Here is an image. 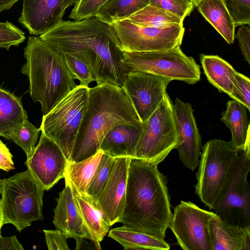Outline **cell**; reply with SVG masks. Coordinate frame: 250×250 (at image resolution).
Segmentation results:
<instances>
[{
    "label": "cell",
    "mask_w": 250,
    "mask_h": 250,
    "mask_svg": "<svg viewBox=\"0 0 250 250\" xmlns=\"http://www.w3.org/2000/svg\"><path fill=\"white\" fill-rule=\"evenodd\" d=\"M4 225L3 223V216L1 208V199H0V233H1V228Z\"/></svg>",
    "instance_id": "cell-44"
},
{
    "label": "cell",
    "mask_w": 250,
    "mask_h": 250,
    "mask_svg": "<svg viewBox=\"0 0 250 250\" xmlns=\"http://www.w3.org/2000/svg\"><path fill=\"white\" fill-rule=\"evenodd\" d=\"M221 121L229 129L231 142L239 150L250 148V123L246 107L235 100L227 103Z\"/></svg>",
    "instance_id": "cell-22"
},
{
    "label": "cell",
    "mask_w": 250,
    "mask_h": 250,
    "mask_svg": "<svg viewBox=\"0 0 250 250\" xmlns=\"http://www.w3.org/2000/svg\"><path fill=\"white\" fill-rule=\"evenodd\" d=\"M13 155L0 139V169L8 172L15 169Z\"/></svg>",
    "instance_id": "cell-40"
},
{
    "label": "cell",
    "mask_w": 250,
    "mask_h": 250,
    "mask_svg": "<svg viewBox=\"0 0 250 250\" xmlns=\"http://www.w3.org/2000/svg\"><path fill=\"white\" fill-rule=\"evenodd\" d=\"M25 39L24 32L11 22L0 21V48L8 50L12 46H19Z\"/></svg>",
    "instance_id": "cell-33"
},
{
    "label": "cell",
    "mask_w": 250,
    "mask_h": 250,
    "mask_svg": "<svg viewBox=\"0 0 250 250\" xmlns=\"http://www.w3.org/2000/svg\"><path fill=\"white\" fill-rule=\"evenodd\" d=\"M124 68L141 71L172 80L195 84L200 80V67L180 46L164 51L124 52Z\"/></svg>",
    "instance_id": "cell-8"
},
{
    "label": "cell",
    "mask_w": 250,
    "mask_h": 250,
    "mask_svg": "<svg viewBox=\"0 0 250 250\" xmlns=\"http://www.w3.org/2000/svg\"><path fill=\"white\" fill-rule=\"evenodd\" d=\"M78 0H62V11L65 13L67 8L72 6L78 1Z\"/></svg>",
    "instance_id": "cell-43"
},
{
    "label": "cell",
    "mask_w": 250,
    "mask_h": 250,
    "mask_svg": "<svg viewBox=\"0 0 250 250\" xmlns=\"http://www.w3.org/2000/svg\"><path fill=\"white\" fill-rule=\"evenodd\" d=\"M47 249L49 250H69L66 237L59 229L43 230Z\"/></svg>",
    "instance_id": "cell-38"
},
{
    "label": "cell",
    "mask_w": 250,
    "mask_h": 250,
    "mask_svg": "<svg viewBox=\"0 0 250 250\" xmlns=\"http://www.w3.org/2000/svg\"><path fill=\"white\" fill-rule=\"evenodd\" d=\"M200 60L208 81L220 92L230 95L234 74L236 71L225 60L217 55L201 54Z\"/></svg>",
    "instance_id": "cell-25"
},
{
    "label": "cell",
    "mask_w": 250,
    "mask_h": 250,
    "mask_svg": "<svg viewBox=\"0 0 250 250\" xmlns=\"http://www.w3.org/2000/svg\"><path fill=\"white\" fill-rule=\"evenodd\" d=\"M44 190L27 169L2 180L0 194L3 225L12 224L21 232L33 221L43 220Z\"/></svg>",
    "instance_id": "cell-6"
},
{
    "label": "cell",
    "mask_w": 250,
    "mask_h": 250,
    "mask_svg": "<svg viewBox=\"0 0 250 250\" xmlns=\"http://www.w3.org/2000/svg\"><path fill=\"white\" fill-rule=\"evenodd\" d=\"M231 141L214 139L202 148L196 173L195 193L209 209L218 205L239 158Z\"/></svg>",
    "instance_id": "cell-5"
},
{
    "label": "cell",
    "mask_w": 250,
    "mask_h": 250,
    "mask_svg": "<svg viewBox=\"0 0 250 250\" xmlns=\"http://www.w3.org/2000/svg\"><path fill=\"white\" fill-rule=\"evenodd\" d=\"M216 214L193 203L181 201L174 208L169 228L184 250H212L209 225Z\"/></svg>",
    "instance_id": "cell-12"
},
{
    "label": "cell",
    "mask_w": 250,
    "mask_h": 250,
    "mask_svg": "<svg viewBox=\"0 0 250 250\" xmlns=\"http://www.w3.org/2000/svg\"><path fill=\"white\" fill-rule=\"evenodd\" d=\"M1 180L0 179V194L1 193Z\"/></svg>",
    "instance_id": "cell-46"
},
{
    "label": "cell",
    "mask_w": 250,
    "mask_h": 250,
    "mask_svg": "<svg viewBox=\"0 0 250 250\" xmlns=\"http://www.w3.org/2000/svg\"><path fill=\"white\" fill-rule=\"evenodd\" d=\"M115 161V158L105 153L102 155L87 191V197L94 205L110 177Z\"/></svg>",
    "instance_id": "cell-30"
},
{
    "label": "cell",
    "mask_w": 250,
    "mask_h": 250,
    "mask_svg": "<svg viewBox=\"0 0 250 250\" xmlns=\"http://www.w3.org/2000/svg\"><path fill=\"white\" fill-rule=\"evenodd\" d=\"M232 92L229 96L250 110V80L243 74L236 71L234 74Z\"/></svg>",
    "instance_id": "cell-36"
},
{
    "label": "cell",
    "mask_w": 250,
    "mask_h": 250,
    "mask_svg": "<svg viewBox=\"0 0 250 250\" xmlns=\"http://www.w3.org/2000/svg\"><path fill=\"white\" fill-rule=\"evenodd\" d=\"M68 163L59 146L42 132L38 145L24 163L45 190H48L64 178Z\"/></svg>",
    "instance_id": "cell-14"
},
{
    "label": "cell",
    "mask_w": 250,
    "mask_h": 250,
    "mask_svg": "<svg viewBox=\"0 0 250 250\" xmlns=\"http://www.w3.org/2000/svg\"><path fill=\"white\" fill-rule=\"evenodd\" d=\"M172 109L178 139L175 149L185 167L193 171L198 166L202 146L194 110L189 103L178 98L173 103Z\"/></svg>",
    "instance_id": "cell-15"
},
{
    "label": "cell",
    "mask_w": 250,
    "mask_h": 250,
    "mask_svg": "<svg viewBox=\"0 0 250 250\" xmlns=\"http://www.w3.org/2000/svg\"><path fill=\"white\" fill-rule=\"evenodd\" d=\"M171 79L150 73L129 71L123 88L141 122L145 124L163 100Z\"/></svg>",
    "instance_id": "cell-13"
},
{
    "label": "cell",
    "mask_w": 250,
    "mask_h": 250,
    "mask_svg": "<svg viewBox=\"0 0 250 250\" xmlns=\"http://www.w3.org/2000/svg\"><path fill=\"white\" fill-rule=\"evenodd\" d=\"M27 120L21 98L0 87V136L12 140L15 133Z\"/></svg>",
    "instance_id": "cell-21"
},
{
    "label": "cell",
    "mask_w": 250,
    "mask_h": 250,
    "mask_svg": "<svg viewBox=\"0 0 250 250\" xmlns=\"http://www.w3.org/2000/svg\"><path fill=\"white\" fill-rule=\"evenodd\" d=\"M108 0H78L71 11L69 18L75 21L95 17L101 7Z\"/></svg>",
    "instance_id": "cell-35"
},
{
    "label": "cell",
    "mask_w": 250,
    "mask_h": 250,
    "mask_svg": "<svg viewBox=\"0 0 250 250\" xmlns=\"http://www.w3.org/2000/svg\"><path fill=\"white\" fill-rule=\"evenodd\" d=\"M149 4L168 11L183 20L195 6L192 0H149Z\"/></svg>",
    "instance_id": "cell-34"
},
{
    "label": "cell",
    "mask_w": 250,
    "mask_h": 250,
    "mask_svg": "<svg viewBox=\"0 0 250 250\" xmlns=\"http://www.w3.org/2000/svg\"><path fill=\"white\" fill-rule=\"evenodd\" d=\"M113 26L124 52L164 51L181 46L185 28L176 24L167 27H145L126 20Z\"/></svg>",
    "instance_id": "cell-10"
},
{
    "label": "cell",
    "mask_w": 250,
    "mask_h": 250,
    "mask_svg": "<svg viewBox=\"0 0 250 250\" xmlns=\"http://www.w3.org/2000/svg\"><path fill=\"white\" fill-rule=\"evenodd\" d=\"M88 88L77 85L42 116L41 131L59 146L68 161L86 108Z\"/></svg>",
    "instance_id": "cell-7"
},
{
    "label": "cell",
    "mask_w": 250,
    "mask_h": 250,
    "mask_svg": "<svg viewBox=\"0 0 250 250\" xmlns=\"http://www.w3.org/2000/svg\"><path fill=\"white\" fill-rule=\"evenodd\" d=\"M57 202L53 221L56 228L62 230L67 238H72L77 242L83 239L91 240L74 199L72 188L68 183L65 182V187L59 193Z\"/></svg>",
    "instance_id": "cell-18"
},
{
    "label": "cell",
    "mask_w": 250,
    "mask_h": 250,
    "mask_svg": "<svg viewBox=\"0 0 250 250\" xmlns=\"http://www.w3.org/2000/svg\"><path fill=\"white\" fill-rule=\"evenodd\" d=\"M16 235L3 237L0 233V250H23Z\"/></svg>",
    "instance_id": "cell-41"
},
{
    "label": "cell",
    "mask_w": 250,
    "mask_h": 250,
    "mask_svg": "<svg viewBox=\"0 0 250 250\" xmlns=\"http://www.w3.org/2000/svg\"><path fill=\"white\" fill-rule=\"evenodd\" d=\"M108 236L119 243L125 250H168L170 249L169 245L165 239L124 225L111 229Z\"/></svg>",
    "instance_id": "cell-24"
},
{
    "label": "cell",
    "mask_w": 250,
    "mask_h": 250,
    "mask_svg": "<svg viewBox=\"0 0 250 250\" xmlns=\"http://www.w3.org/2000/svg\"><path fill=\"white\" fill-rule=\"evenodd\" d=\"M130 158H115L110 177L95 204L111 227L118 223L124 208Z\"/></svg>",
    "instance_id": "cell-16"
},
{
    "label": "cell",
    "mask_w": 250,
    "mask_h": 250,
    "mask_svg": "<svg viewBox=\"0 0 250 250\" xmlns=\"http://www.w3.org/2000/svg\"><path fill=\"white\" fill-rule=\"evenodd\" d=\"M20 0H0V13L12 8Z\"/></svg>",
    "instance_id": "cell-42"
},
{
    "label": "cell",
    "mask_w": 250,
    "mask_h": 250,
    "mask_svg": "<svg viewBox=\"0 0 250 250\" xmlns=\"http://www.w3.org/2000/svg\"><path fill=\"white\" fill-rule=\"evenodd\" d=\"M149 0H108L95 17L102 21L112 25L128 17L149 4Z\"/></svg>",
    "instance_id": "cell-28"
},
{
    "label": "cell",
    "mask_w": 250,
    "mask_h": 250,
    "mask_svg": "<svg viewBox=\"0 0 250 250\" xmlns=\"http://www.w3.org/2000/svg\"><path fill=\"white\" fill-rule=\"evenodd\" d=\"M72 190L76 203L90 232L91 240L100 245L99 243L104 239L110 226L104 220L101 211L89 198L78 193L73 188Z\"/></svg>",
    "instance_id": "cell-27"
},
{
    "label": "cell",
    "mask_w": 250,
    "mask_h": 250,
    "mask_svg": "<svg viewBox=\"0 0 250 250\" xmlns=\"http://www.w3.org/2000/svg\"><path fill=\"white\" fill-rule=\"evenodd\" d=\"M41 128L36 127L27 120L13 135L12 141L24 151L27 159L34 150L38 139Z\"/></svg>",
    "instance_id": "cell-31"
},
{
    "label": "cell",
    "mask_w": 250,
    "mask_h": 250,
    "mask_svg": "<svg viewBox=\"0 0 250 250\" xmlns=\"http://www.w3.org/2000/svg\"><path fill=\"white\" fill-rule=\"evenodd\" d=\"M209 229L212 250H250V227L232 225L216 214Z\"/></svg>",
    "instance_id": "cell-20"
},
{
    "label": "cell",
    "mask_w": 250,
    "mask_h": 250,
    "mask_svg": "<svg viewBox=\"0 0 250 250\" xmlns=\"http://www.w3.org/2000/svg\"><path fill=\"white\" fill-rule=\"evenodd\" d=\"M23 55L21 72L28 78L31 98L40 103L45 115L77 86L75 79L61 54L39 37H28Z\"/></svg>",
    "instance_id": "cell-4"
},
{
    "label": "cell",
    "mask_w": 250,
    "mask_h": 250,
    "mask_svg": "<svg viewBox=\"0 0 250 250\" xmlns=\"http://www.w3.org/2000/svg\"><path fill=\"white\" fill-rule=\"evenodd\" d=\"M196 7L228 44L233 43L236 27L224 0H202Z\"/></svg>",
    "instance_id": "cell-23"
},
{
    "label": "cell",
    "mask_w": 250,
    "mask_h": 250,
    "mask_svg": "<svg viewBox=\"0 0 250 250\" xmlns=\"http://www.w3.org/2000/svg\"><path fill=\"white\" fill-rule=\"evenodd\" d=\"M235 35L239 42L244 60L250 64V25H241Z\"/></svg>",
    "instance_id": "cell-39"
},
{
    "label": "cell",
    "mask_w": 250,
    "mask_h": 250,
    "mask_svg": "<svg viewBox=\"0 0 250 250\" xmlns=\"http://www.w3.org/2000/svg\"><path fill=\"white\" fill-rule=\"evenodd\" d=\"M167 183L157 165L130 158L125 203L118 223L165 239L172 215Z\"/></svg>",
    "instance_id": "cell-2"
},
{
    "label": "cell",
    "mask_w": 250,
    "mask_h": 250,
    "mask_svg": "<svg viewBox=\"0 0 250 250\" xmlns=\"http://www.w3.org/2000/svg\"><path fill=\"white\" fill-rule=\"evenodd\" d=\"M39 38L57 52L71 54L83 62L97 84L123 87L126 74L124 51L111 25L96 17L79 21L62 20Z\"/></svg>",
    "instance_id": "cell-1"
},
{
    "label": "cell",
    "mask_w": 250,
    "mask_h": 250,
    "mask_svg": "<svg viewBox=\"0 0 250 250\" xmlns=\"http://www.w3.org/2000/svg\"><path fill=\"white\" fill-rule=\"evenodd\" d=\"M144 127L145 124L142 122L117 125L104 137L100 149L114 158H135L137 146Z\"/></svg>",
    "instance_id": "cell-19"
},
{
    "label": "cell",
    "mask_w": 250,
    "mask_h": 250,
    "mask_svg": "<svg viewBox=\"0 0 250 250\" xmlns=\"http://www.w3.org/2000/svg\"><path fill=\"white\" fill-rule=\"evenodd\" d=\"M195 4V6L202 0H192Z\"/></svg>",
    "instance_id": "cell-45"
},
{
    "label": "cell",
    "mask_w": 250,
    "mask_h": 250,
    "mask_svg": "<svg viewBox=\"0 0 250 250\" xmlns=\"http://www.w3.org/2000/svg\"><path fill=\"white\" fill-rule=\"evenodd\" d=\"M128 21L140 26L167 27L176 24L183 25V21L178 16L161 8L147 5L127 19Z\"/></svg>",
    "instance_id": "cell-29"
},
{
    "label": "cell",
    "mask_w": 250,
    "mask_h": 250,
    "mask_svg": "<svg viewBox=\"0 0 250 250\" xmlns=\"http://www.w3.org/2000/svg\"><path fill=\"white\" fill-rule=\"evenodd\" d=\"M173 103L166 92L157 109L144 124L135 158L158 165L178 143Z\"/></svg>",
    "instance_id": "cell-9"
},
{
    "label": "cell",
    "mask_w": 250,
    "mask_h": 250,
    "mask_svg": "<svg viewBox=\"0 0 250 250\" xmlns=\"http://www.w3.org/2000/svg\"><path fill=\"white\" fill-rule=\"evenodd\" d=\"M235 27L250 24V0H224Z\"/></svg>",
    "instance_id": "cell-37"
},
{
    "label": "cell",
    "mask_w": 250,
    "mask_h": 250,
    "mask_svg": "<svg viewBox=\"0 0 250 250\" xmlns=\"http://www.w3.org/2000/svg\"><path fill=\"white\" fill-rule=\"evenodd\" d=\"M104 152L100 149L94 155L79 162H68L64 174L65 182L78 193L87 197L90 183Z\"/></svg>",
    "instance_id": "cell-26"
},
{
    "label": "cell",
    "mask_w": 250,
    "mask_h": 250,
    "mask_svg": "<svg viewBox=\"0 0 250 250\" xmlns=\"http://www.w3.org/2000/svg\"><path fill=\"white\" fill-rule=\"evenodd\" d=\"M250 149L241 150L235 168L215 213L223 220L242 228L250 227V194L248 177Z\"/></svg>",
    "instance_id": "cell-11"
},
{
    "label": "cell",
    "mask_w": 250,
    "mask_h": 250,
    "mask_svg": "<svg viewBox=\"0 0 250 250\" xmlns=\"http://www.w3.org/2000/svg\"><path fill=\"white\" fill-rule=\"evenodd\" d=\"M62 0H22V7L18 21L30 35L44 33L62 20Z\"/></svg>",
    "instance_id": "cell-17"
},
{
    "label": "cell",
    "mask_w": 250,
    "mask_h": 250,
    "mask_svg": "<svg viewBox=\"0 0 250 250\" xmlns=\"http://www.w3.org/2000/svg\"><path fill=\"white\" fill-rule=\"evenodd\" d=\"M67 67L80 85L89 87V84L95 82V79L86 64L73 55L68 53H60Z\"/></svg>",
    "instance_id": "cell-32"
},
{
    "label": "cell",
    "mask_w": 250,
    "mask_h": 250,
    "mask_svg": "<svg viewBox=\"0 0 250 250\" xmlns=\"http://www.w3.org/2000/svg\"><path fill=\"white\" fill-rule=\"evenodd\" d=\"M141 122L122 87L109 83L88 88V98L69 161L79 162L100 150L107 133L117 125Z\"/></svg>",
    "instance_id": "cell-3"
}]
</instances>
